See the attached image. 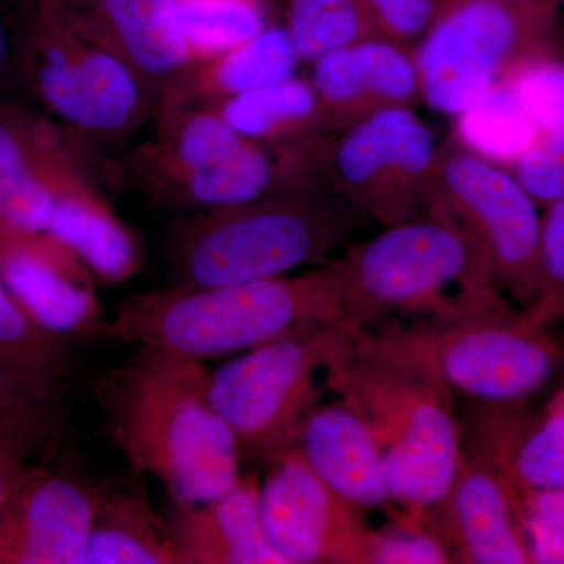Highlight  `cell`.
Listing matches in <instances>:
<instances>
[{
	"label": "cell",
	"instance_id": "obj_13",
	"mask_svg": "<svg viewBox=\"0 0 564 564\" xmlns=\"http://www.w3.org/2000/svg\"><path fill=\"white\" fill-rule=\"evenodd\" d=\"M263 530L285 564H372L375 530L292 447L263 459Z\"/></svg>",
	"mask_w": 564,
	"mask_h": 564
},
{
	"label": "cell",
	"instance_id": "obj_40",
	"mask_svg": "<svg viewBox=\"0 0 564 564\" xmlns=\"http://www.w3.org/2000/svg\"><path fill=\"white\" fill-rule=\"evenodd\" d=\"M443 2V9L452 6V3L463 2V0H441ZM513 2H534V3H551V6L564 7V0H513Z\"/></svg>",
	"mask_w": 564,
	"mask_h": 564
},
{
	"label": "cell",
	"instance_id": "obj_38",
	"mask_svg": "<svg viewBox=\"0 0 564 564\" xmlns=\"http://www.w3.org/2000/svg\"><path fill=\"white\" fill-rule=\"evenodd\" d=\"M39 469L32 459L0 448V505Z\"/></svg>",
	"mask_w": 564,
	"mask_h": 564
},
{
	"label": "cell",
	"instance_id": "obj_22",
	"mask_svg": "<svg viewBox=\"0 0 564 564\" xmlns=\"http://www.w3.org/2000/svg\"><path fill=\"white\" fill-rule=\"evenodd\" d=\"M516 404H473L467 447L499 470L514 491H564V393L527 421Z\"/></svg>",
	"mask_w": 564,
	"mask_h": 564
},
{
	"label": "cell",
	"instance_id": "obj_9",
	"mask_svg": "<svg viewBox=\"0 0 564 564\" xmlns=\"http://www.w3.org/2000/svg\"><path fill=\"white\" fill-rule=\"evenodd\" d=\"M563 54L562 7L513 0L452 3L414 47L421 99L458 117L529 63Z\"/></svg>",
	"mask_w": 564,
	"mask_h": 564
},
{
	"label": "cell",
	"instance_id": "obj_27",
	"mask_svg": "<svg viewBox=\"0 0 564 564\" xmlns=\"http://www.w3.org/2000/svg\"><path fill=\"white\" fill-rule=\"evenodd\" d=\"M299 62L300 55L288 29L267 25L221 57L196 65L180 88L218 106L240 93L295 76Z\"/></svg>",
	"mask_w": 564,
	"mask_h": 564
},
{
	"label": "cell",
	"instance_id": "obj_18",
	"mask_svg": "<svg viewBox=\"0 0 564 564\" xmlns=\"http://www.w3.org/2000/svg\"><path fill=\"white\" fill-rule=\"evenodd\" d=\"M313 63L323 135L343 131L378 111L413 107L421 80L413 47L380 36L322 55Z\"/></svg>",
	"mask_w": 564,
	"mask_h": 564
},
{
	"label": "cell",
	"instance_id": "obj_26",
	"mask_svg": "<svg viewBox=\"0 0 564 564\" xmlns=\"http://www.w3.org/2000/svg\"><path fill=\"white\" fill-rule=\"evenodd\" d=\"M218 109L234 131L269 147H296L323 135L313 85L302 77L240 93Z\"/></svg>",
	"mask_w": 564,
	"mask_h": 564
},
{
	"label": "cell",
	"instance_id": "obj_39",
	"mask_svg": "<svg viewBox=\"0 0 564 564\" xmlns=\"http://www.w3.org/2000/svg\"><path fill=\"white\" fill-rule=\"evenodd\" d=\"M13 79H21L20 47L17 32L0 18V91Z\"/></svg>",
	"mask_w": 564,
	"mask_h": 564
},
{
	"label": "cell",
	"instance_id": "obj_10",
	"mask_svg": "<svg viewBox=\"0 0 564 564\" xmlns=\"http://www.w3.org/2000/svg\"><path fill=\"white\" fill-rule=\"evenodd\" d=\"M328 323L259 345L209 369L207 397L236 434L243 456L265 459L291 443L321 400V373L358 328Z\"/></svg>",
	"mask_w": 564,
	"mask_h": 564
},
{
	"label": "cell",
	"instance_id": "obj_3",
	"mask_svg": "<svg viewBox=\"0 0 564 564\" xmlns=\"http://www.w3.org/2000/svg\"><path fill=\"white\" fill-rule=\"evenodd\" d=\"M336 322L351 321L343 281L328 262L270 280L135 293L104 318L98 337L206 362Z\"/></svg>",
	"mask_w": 564,
	"mask_h": 564
},
{
	"label": "cell",
	"instance_id": "obj_32",
	"mask_svg": "<svg viewBox=\"0 0 564 564\" xmlns=\"http://www.w3.org/2000/svg\"><path fill=\"white\" fill-rule=\"evenodd\" d=\"M507 87L540 132L564 124V58H543L518 70Z\"/></svg>",
	"mask_w": 564,
	"mask_h": 564
},
{
	"label": "cell",
	"instance_id": "obj_8",
	"mask_svg": "<svg viewBox=\"0 0 564 564\" xmlns=\"http://www.w3.org/2000/svg\"><path fill=\"white\" fill-rule=\"evenodd\" d=\"M437 147L413 107L378 111L343 131L282 148L288 184H317L361 221L429 215Z\"/></svg>",
	"mask_w": 564,
	"mask_h": 564
},
{
	"label": "cell",
	"instance_id": "obj_4",
	"mask_svg": "<svg viewBox=\"0 0 564 564\" xmlns=\"http://www.w3.org/2000/svg\"><path fill=\"white\" fill-rule=\"evenodd\" d=\"M358 217L317 184L288 185L221 209L195 212L163 237L170 288L207 289L284 276L332 261Z\"/></svg>",
	"mask_w": 564,
	"mask_h": 564
},
{
	"label": "cell",
	"instance_id": "obj_14",
	"mask_svg": "<svg viewBox=\"0 0 564 564\" xmlns=\"http://www.w3.org/2000/svg\"><path fill=\"white\" fill-rule=\"evenodd\" d=\"M417 524L448 549L454 563H532L518 494L469 448L463 447L451 488Z\"/></svg>",
	"mask_w": 564,
	"mask_h": 564
},
{
	"label": "cell",
	"instance_id": "obj_17",
	"mask_svg": "<svg viewBox=\"0 0 564 564\" xmlns=\"http://www.w3.org/2000/svg\"><path fill=\"white\" fill-rule=\"evenodd\" d=\"M76 177L84 170L57 122L0 102V220L46 232L58 191Z\"/></svg>",
	"mask_w": 564,
	"mask_h": 564
},
{
	"label": "cell",
	"instance_id": "obj_6",
	"mask_svg": "<svg viewBox=\"0 0 564 564\" xmlns=\"http://www.w3.org/2000/svg\"><path fill=\"white\" fill-rule=\"evenodd\" d=\"M343 281L348 317L372 325L393 315L436 321L500 289L478 248L434 215L386 226L329 261Z\"/></svg>",
	"mask_w": 564,
	"mask_h": 564
},
{
	"label": "cell",
	"instance_id": "obj_36",
	"mask_svg": "<svg viewBox=\"0 0 564 564\" xmlns=\"http://www.w3.org/2000/svg\"><path fill=\"white\" fill-rule=\"evenodd\" d=\"M451 552L432 532L411 521H395L375 532L372 564H448Z\"/></svg>",
	"mask_w": 564,
	"mask_h": 564
},
{
	"label": "cell",
	"instance_id": "obj_7",
	"mask_svg": "<svg viewBox=\"0 0 564 564\" xmlns=\"http://www.w3.org/2000/svg\"><path fill=\"white\" fill-rule=\"evenodd\" d=\"M155 120L158 137L133 152L124 177L159 206L195 214L282 187L278 148L234 131L217 104L176 88L159 102Z\"/></svg>",
	"mask_w": 564,
	"mask_h": 564
},
{
	"label": "cell",
	"instance_id": "obj_16",
	"mask_svg": "<svg viewBox=\"0 0 564 564\" xmlns=\"http://www.w3.org/2000/svg\"><path fill=\"white\" fill-rule=\"evenodd\" d=\"M93 278L50 234L0 220V280L44 328L73 339L98 336L104 317Z\"/></svg>",
	"mask_w": 564,
	"mask_h": 564
},
{
	"label": "cell",
	"instance_id": "obj_35",
	"mask_svg": "<svg viewBox=\"0 0 564 564\" xmlns=\"http://www.w3.org/2000/svg\"><path fill=\"white\" fill-rule=\"evenodd\" d=\"M543 292L530 314L541 323L564 315V199L545 207L541 229Z\"/></svg>",
	"mask_w": 564,
	"mask_h": 564
},
{
	"label": "cell",
	"instance_id": "obj_5",
	"mask_svg": "<svg viewBox=\"0 0 564 564\" xmlns=\"http://www.w3.org/2000/svg\"><path fill=\"white\" fill-rule=\"evenodd\" d=\"M17 39L21 79L80 147H117L155 118L154 93L65 0H28Z\"/></svg>",
	"mask_w": 564,
	"mask_h": 564
},
{
	"label": "cell",
	"instance_id": "obj_20",
	"mask_svg": "<svg viewBox=\"0 0 564 564\" xmlns=\"http://www.w3.org/2000/svg\"><path fill=\"white\" fill-rule=\"evenodd\" d=\"M285 447L295 448L348 502L362 510H384L393 521L403 519L386 481L380 445L361 415L343 399L317 404Z\"/></svg>",
	"mask_w": 564,
	"mask_h": 564
},
{
	"label": "cell",
	"instance_id": "obj_23",
	"mask_svg": "<svg viewBox=\"0 0 564 564\" xmlns=\"http://www.w3.org/2000/svg\"><path fill=\"white\" fill-rule=\"evenodd\" d=\"M84 564H177L162 508L152 502L147 475L98 481Z\"/></svg>",
	"mask_w": 564,
	"mask_h": 564
},
{
	"label": "cell",
	"instance_id": "obj_21",
	"mask_svg": "<svg viewBox=\"0 0 564 564\" xmlns=\"http://www.w3.org/2000/svg\"><path fill=\"white\" fill-rule=\"evenodd\" d=\"M162 511L177 564H285L263 530L256 474L207 502H170Z\"/></svg>",
	"mask_w": 564,
	"mask_h": 564
},
{
	"label": "cell",
	"instance_id": "obj_30",
	"mask_svg": "<svg viewBox=\"0 0 564 564\" xmlns=\"http://www.w3.org/2000/svg\"><path fill=\"white\" fill-rule=\"evenodd\" d=\"M177 11L198 65L221 57L269 25L261 0H177Z\"/></svg>",
	"mask_w": 564,
	"mask_h": 564
},
{
	"label": "cell",
	"instance_id": "obj_28",
	"mask_svg": "<svg viewBox=\"0 0 564 564\" xmlns=\"http://www.w3.org/2000/svg\"><path fill=\"white\" fill-rule=\"evenodd\" d=\"M68 440L62 403L32 391L0 364V448L32 459L58 454Z\"/></svg>",
	"mask_w": 564,
	"mask_h": 564
},
{
	"label": "cell",
	"instance_id": "obj_11",
	"mask_svg": "<svg viewBox=\"0 0 564 564\" xmlns=\"http://www.w3.org/2000/svg\"><path fill=\"white\" fill-rule=\"evenodd\" d=\"M429 215L454 223L484 256L494 281L527 310L543 292V215L510 170L459 141L437 150Z\"/></svg>",
	"mask_w": 564,
	"mask_h": 564
},
{
	"label": "cell",
	"instance_id": "obj_34",
	"mask_svg": "<svg viewBox=\"0 0 564 564\" xmlns=\"http://www.w3.org/2000/svg\"><path fill=\"white\" fill-rule=\"evenodd\" d=\"M527 494L519 502L532 563L564 564V491H521Z\"/></svg>",
	"mask_w": 564,
	"mask_h": 564
},
{
	"label": "cell",
	"instance_id": "obj_19",
	"mask_svg": "<svg viewBox=\"0 0 564 564\" xmlns=\"http://www.w3.org/2000/svg\"><path fill=\"white\" fill-rule=\"evenodd\" d=\"M65 2L132 66L159 102L198 65L182 32L177 0Z\"/></svg>",
	"mask_w": 564,
	"mask_h": 564
},
{
	"label": "cell",
	"instance_id": "obj_12",
	"mask_svg": "<svg viewBox=\"0 0 564 564\" xmlns=\"http://www.w3.org/2000/svg\"><path fill=\"white\" fill-rule=\"evenodd\" d=\"M441 373L455 395L473 404H521L543 391L560 364L544 323L518 313L502 289L426 321Z\"/></svg>",
	"mask_w": 564,
	"mask_h": 564
},
{
	"label": "cell",
	"instance_id": "obj_31",
	"mask_svg": "<svg viewBox=\"0 0 564 564\" xmlns=\"http://www.w3.org/2000/svg\"><path fill=\"white\" fill-rule=\"evenodd\" d=\"M538 133L507 85L458 115L459 143L494 162H513Z\"/></svg>",
	"mask_w": 564,
	"mask_h": 564
},
{
	"label": "cell",
	"instance_id": "obj_2",
	"mask_svg": "<svg viewBox=\"0 0 564 564\" xmlns=\"http://www.w3.org/2000/svg\"><path fill=\"white\" fill-rule=\"evenodd\" d=\"M206 362L155 347L87 380L104 436L132 473L161 481L170 502L203 503L242 478L243 452L207 397Z\"/></svg>",
	"mask_w": 564,
	"mask_h": 564
},
{
	"label": "cell",
	"instance_id": "obj_29",
	"mask_svg": "<svg viewBox=\"0 0 564 564\" xmlns=\"http://www.w3.org/2000/svg\"><path fill=\"white\" fill-rule=\"evenodd\" d=\"M285 29L304 62L384 36L364 0H288Z\"/></svg>",
	"mask_w": 564,
	"mask_h": 564
},
{
	"label": "cell",
	"instance_id": "obj_25",
	"mask_svg": "<svg viewBox=\"0 0 564 564\" xmlns=\"http://www.w3.org/2000/svg\"><path fill=\"white\" fill-rule=\"evenodd\" d=\"M0 364L44 399L63 403L76 375L73 337L36 322L0 280Z\"/></svg>",
	"mask_w": 564,
	"mask_h": 564
},
{
	"label": "cell",
	"instance_id": "obj_1",
	"mask_svg": "<svg viewBox=\"0 0 564 564\" xmlns=\"http://www.w3.org/2000/svg\"><path fill=\"white\" fill-rule=\"evenodd\" d=\"M325 389L369 426L393 502L417 522L451 488L463 454L456 395L426 323L358 326L326 369Z\"/></svg>",
	"mask_w": 564,
	"mask_h": 564
},
{
	"label": "cell",
	"instance_id": "obj_24",
	"mask_svg": "<svg viewBox=\"0 0 564 564\" xmlns=\"http://www.w3.org/2000/svg\"><path fill=\"white\" fill-rule=\"evenodd\" d=\"M46 232L68 248L96 280L118 284L139 272L141 250L135 234L87 180L70 181L57 193Z\"/></svg>",
	"mask_w": 564,
	"mask_h": 564
},
{
	"label": "cell",
	"instance_id": "obj_33",
	"mask_svg": "<svg viewBox=\"0 0 564 564\" xmlns=\"http://www.w3.org/2000/svg\"><path fill=\"white\" fill-rule=\"evenodd\" d=\"M511 174L525 192L547 207L564 199V124L538 133L529 148L511 162Z\"/></svg>",
	"mask_w": 564,
	"mask_h": 564
},
{
	"label": "cell",
	"instance_id": "obj_37",
	"mask_svg": "<svg viewBox=\"0 0 564 564\" xmlns=\"http://www.w3.org/2000/svg\"><path fill=\"white\" fill-rule=\"evenodd\" d=\"M389 40L415 47L443 10L441 0H364Z\"/></svg>",
	"mask_w": 564,
	"mask_h": 564
},
{
	"label": "cell",
	"instance_id": "obj_15",
	"mask_svg": "<svg viewBox=\"0 0 564 564\" xmlns=\"http://www.w3.org/2000/svg\"><path fill=\"white\" fill-rule=\"evenodd\" d=\"M98 484L40 467L0 505V564H84Z\"/></svg>",
	"mask_w": 564,
	"mask_h": 564
}]
</instances>
